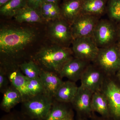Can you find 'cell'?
<instances>
[{
	"instance_id": "6da1fadb",
	"label": "cell",
	"mask_w": 120,
	"mask_h": 120,
	"mask_svg": "<svg viewBox=\"0 0 120 120\" xmlns=\"http://www.w3.org/2000/svg\"><path fill=\"white\" fill-rule=\"evenodd\" d=\"M34 30L27 28L7 27L0 31L1 56L7 58L17 56L34 40Z\"/></svg>"
},
{
	"instance_id": "7a4b0ae2",
	"label": "cell",
	"mask_w": 120,
	"mask_h": 120,
	"mask_svg": "<svg viewBox=\"0 0 120 120\" xmlns=\"http://www.w3.org/2000/svg\"><path fill=\"white\" fill-rule=\"evenodd\" d=\"M72 49L56 45L42 48L35 56L34 60L45 71L59 73L65 64L73 58Z\"/></svg>"
},
{
	"instance_id": "3957f363",
	"label": "cell",
	"mask_w": 120,
	"mask_h": 120,
	"mask_svg": "<svg viewBox=\"0 0 120 120\" xmlns=\"http://www.w3.org/2000/svg\"><path fill=\"white\" fill-rule=\"evenodd\" d=\"M53 98L45 93L23 102L22 112L34 120H45L52 105Z\"/></svg>"
},
{
	"instance_id": "277c9868",
	"label": "cell",
	"mask_w": 120,
	"mask_h": 120,
	"mask_svg": "<svg viewBox=\"0 0 120 120\" xmlns=\"http://www.w3.org/2000/svg\"><path fill=\"white\" fill-rule=\"evenodd\" d=\"M94 62L105 75H115L120 69V55L117 45H112L99 48Z\"/></svg>"
},
{
	"instance_id": "5b68a950",
	"label": "cell",
	"mask_w": 120,
	"mask_h": 120,
	"mask_svg": "<svg viewBox=\"0 0 120 120\" xmlns=\"http://www.w3.org/2000/svg\"><path fill=\"white\" fill-rule=\"evenodd\" d=\"M113 76L105 75L101 91L107 99L110 118L120 120V84Z\"/></svg>"
},
{
	"instance_id": "8992f818",
	"label": "cell",
	"mask_w": 120,
	"mask_h": 120,
	"mask_svg": "<svg viewBox=\"0 0 120 120\" xmlns=\"http://www.w3.org/2000/svg\"><path fill=\"white\" fill-rule=\"evenodd\" d=\"M72 50L75 57L88 62H94L99 48L92 36L75 39L72 42Z\"/></svg>"
},
{
	"instance_id": "52a82bcc",
	"label": "cell",
	"mask_w": 120,
	"mask_h": 120,
	"mask_svg": "<svg viewBox=\"0 0 120 120\" xmlns=\"http://www.w3.org/2000/svg\"><path fill=\"white\" fill-rule=\"evenodd\" d=\"M93 93L80 86L79 87L76 94L71 103L76 113L75 118L89 120L94 113L92 112L91 106Z\"/></svg>"
},
{
	"instance_id": "ba28073f",
	"label": "cell",
	"mask_w": 120,
	"mask_h": 120,
	"mask_svg": "<svg viewBox=\"0 0 120 120\" xmlns=\"http://www.w3.org/2000/svg\"><path fill=\"white\" fill-rule=\"evenodd\" d=\"M49 33L52 41L59 45L67 47L73 40L71 24L63 18L51 22Z\"/></svg>"
},
{
	"instance_id": "9c48e42d",
	"label": "cell",
	"mask_w": 120,
	"mask_h": 120,
	"mask_svg": "<svg viewBox=\"0 0 120 120\" xmlns=\"http://www.w3.org/2000/svg\"><path fill=\"white\" fill-rule=\"evenodd\" d=\"M98 22L97 16L80 15L71 24L73 39L92 36Z\"/></svg>"
},
{
	"instance_id": "30bf717a",
	"label": "cell",
	"mask_w": 120,
	"mask_h": 120,
	"mask_svg": "<svg viewBox=\"0 0 120 120\" xmlns=\"http://www.w3.org/2000/svg\"><path fill=\"white\" fill-rule=\"evenodd\" d=\"M105 75L95 65L89 64L80 79V86L93 93L101 91Z\"/></svg>"
},
{
	"instance_id": "8fae6325",
	"label": "cell",
	"mask_w": 120,
	"mask_h": 120,
	"mask_svg": "<svg viewBox=\"0 0 120 120\" xmlns=\"http://www.w3.org/2000/svg\"><path fill=\"white\" fill-rule=\"evenodd\" d=\"M116 31L112 24L109 21H98L92 37L99 48L112 45L115 38Z\"/></svg>"
},
{
	"instance_id": "7c38bea8",
	"label": "cell",
	"mask_w": 120,
	"mask_h": 120,
	"mask_svg": "<svg viewBox=\"0 0 120 120\" xmlns=\"http://www.w3.org/2000/svg\"><path fill=\"white\" fill-rule=\"evenodd\" d=\"M90 62L72 58L65 64L59 72V76L67 78L68 80L76 82L80 80L84 71L90 64Z\"/></svg>"
},
{
	"instance_id": "4fadbf2b",
	"label": "cell",
	"mask_w": 120,
	"mask_h": 120,
	"mask_svg": "<svg viewBox=\"0 0 120 120\" xmlns=\"http://www.w3.org/2000/svg\"><path fill=\"white\" fill-rule=\"evenodd\" d=\"M39 78L43 85L44 92L54 98L56 92L64 82L61 78L55 72L42 69Z\"/></svg>"
},
{
	"instance_id": "5bb4252c",
	"label": "cell",
	"mask_w": 120,
	"mask_h": 120,
	"mask_svg": "<svg viewBox=\"0 0 120 120\" xmlns=\"http://www.w3.org/2000/svg\"><path fill=\"white\" fill-rule=\"evenodd\" d=\"M83 0H64L60 7L63 19L71 24L82 14Z\"/></svg>"
},
{
	"instance_id": "9a60e30c",
	"label": "cell",
	"mask_w": 120,
	"mask_h": 120,
	"mask_svg": "<svg viewBox=\"0 0 120 120\" xmlns=\"http://www.w3.org/2000/svg\"><path fill=\"white\" fill-rule=\"evenodd\" d=\"M7 75L11 85L18 90L22 94L23 102L31 97L27 89V78L22 73L20 69H13L9 71Z\"/></svg>"
},
{
	"instance_id": "2e32d148",
	"label": "cell",
	"mask_w": 120,
	"mask_h": 120,
	"mask_svg": "<svg viewBox=\"0 0 120 120\" xmlns=\"http://www.w3.org/2000/svg\"><path fill=\"white\" fill-rule=\"evenodd\" d=\"M78 88L76 82L69 80L64 82L56 92L54 98L59 102L71 104Z\"/></svg>"
},
{
	"instance_id": "e0dca14e",
	"label": "cell",
	"mask_w": 120,
	"mask_h": 120,
	"mask_svg": "<svg viewBox=\"0 0 120 120\" xmlns=\"http://www.w3.org/2000/svg\"><path fill=\"white\" fill-rule=\"evenodd\" d=\"M3 94L0 107L1 109L6 112H11L12 109L23 101L20 92L12 85L9 86Z\"/></svg>"
},
{
	"instance_id": "ac0fdd59",
	"label": "cell",
	"mask_w": 120,
	"mask_h": 120,
	"mask_svg": "<svg viewBox=\"0 0 120 120\" xmlns=\"http://www.w3.org/2000/svg\"><path fill=\"white\" fill-rule=\"evenodd\" d=\"M91 106L93 113L97 112L105 118H110L107 99L101 91L93 93Z\"/></svg>"
},
{
	"instance_id": "d6986e66",
	"label": "cell",
	"mask_w": 120,
	"mask_h": 120,
	"mask_svg": "<svg viewBox=\"0 0 120 120\" xmlns=\"http://www.w3.org/2000/svg\"><path fill=\"white\" fill-rule=\"evenodd\" d=\"M14 17L19 23H40L43 20L39 9L32 8L27 5L20 9Z\"/></svg>"
},
{
	"instance_id": "ffe728a7",
	"label": "cell",
	"mask_w": 120,
	"mask_h": 120,
	"mask_svg": "<svg viewBox=\"0 0 120 120\" xmlns=\"http://www.w3.org/2000/svg\"><path fill=\"white\" fill-rule=\"evenodd\" d=\"M106 0H83L82 14L98 16L104 13Z\"/></svg>"
},
{
	"instance_id": "44dd1931",
	"label": "cell",
	"mask_w": 120,
	"mask_h": 120,
	"mask_svg": "<svg viewBox=\"0 0 120 120\" xmlns=\"http://www.w3.org/2000/svg\"><path fill=\"white\" fill-rule=\"evenodd\" d=\"M68 104L56 101V102H53L45 120H60L64 118L73 109L72 106H70Z\"/></svg>"
},
{
	"instance_id": "7402d4cb",
	"label": "cell",
	"mask_w": 120,
	"mask_h": 120,
	"mask_svg": "<svg viewBox=\"0 0 120 120\" xmlns=\"http://www.w3.org/2000/svg\"><path fill=\"white\" fill-rule=\"evenodd\" d=\"M43 20L52 22L62 18L59 4L43 2L39 8Z\"/></svg>"
},
{
	"instance_id": "603a6c76",
	"label": "cell",
	"mask_w": 120,
	"mask_h": 120,
	"mask_svg": "<svg viewBox=\"0 0 120 120\" xmlns=\"http://www.w3.org/2000/svg\"><path fill=\"white\" fill-rule=\"evenodd\" d=\"M26 5V0H11L0 7V13L4 16L14 17L20 9Z\"/></svg>"
},
{
	"instance_id": "cb8c5ba5",
	"label": "cell",
	"mask_w": 120,
	"mask_h": 120,
	"mask_svg": "<svg viewBox=\"0 0 120 120\" xmlns=\"http://www.w3.org/2000/svg\"><path fill=\"white\" fill-rule=\"evenodd\" d=\"M19 68L23 75L29 79L39 77L42 70L36 62L32 60L22 63Z\"/></svg>"
},
{
	"instance_id": "d4e9b609",
	"label": "cell",
	"mask_w": 120,
	"mask_h": 120,
	"mask_svg": "<svg viewBox=\"0 0 120 120\" xmlns=\"http://www.w3.org/2000/svg\"><path fill=\"white\" fill-rule=\"evenodd\" d=\"M27 86L31 97L45 93L43 85L39 77L32 79L27 78Z\"/></svg>"
},
{
	"instance_id": "484cf974",
	"label": "cell",
	"mask_w": 120,
	"mask_h": 120,
	"mask_svg": "<svg viewBox=\"0 0 120 120\" xmlns=\"http://www.w3.org/2000/svg\"><path fill=\"white\" fill-rule=\"evenodd\" d=\"M107 11L109 17L112 19L120 20V0H109Z\"/></svg>"
},
{
	"instance_id": "4316f807",
	"label": "cell",
	"mask_w": 120,
	"mask_h": 120,
	"mask_svg": "<svg viewBox=\"0 0 120 120\" xmlns=\"http://www.w3.org/2000/svg\"><path fill=\"white\" fill-rule=\"evenodd\" d=\"M2 117L0 120H34L30 119L22 113L9 112Z\"/></svg>"
},
{
	"instance_id": "83f0119b",
	"label": "cell",
	"mask_w": 120,
	"mask_h": 120,
	"mask_svg": "<svg viewBox=\"0 0 120 120\" xmlns=\"http://www.w3.org/2000/svg\"><path fill=\"white\" fill-rule=\"evenodd\" d=\"M9 81L7 74L2 68L0 70V90L3 93L8 86Z\"/></svg>"
},
{
	"instance_id": "f1b7e54d",
	"label": "cell",
	"mask_w": 120,
	"mask_h": 120,
	"mask_svg": "<svg viewBox=\"0 0 120 120\" xmlns=\"http://www.w3.org/2000/svg\"><path fill=\"white\" fill-rule=\"evenodd\" d=\"M26 5L30 8L39 9L43 4V0H26Z\"/></svg>"
},
{
	"instance_id": "f546056e",
	"label": "cell",
	"mask_w": 120,
	"mask_h": 120,
	"mask_svg": "<svg viewBox=\"0 0 120 120\" xmlns=\"http://www.w3.org/2000/svg\"><path fill=\"white\" fill-rule=\"evenodd\" d=\"M88 120H113L111 118H105L101 116H97L94 113L92 117Z\"/></svg>"
},
{
	"instance_id": "4dcf8cb0",
	"label": "cell",
	"mask_w": 120,
	"mask_h": 120,
	"mask_svg": "<svg viewBox=\"0 0 120 120\" xmlns=\"http://www.w3.org/2000/svg\"><path fill=\"white\" fill-rule=\"evenodd\" d=\"M60 120H75V112L72 109L66 116Z\"/></svg>"
},
{
	"instance_id": "1f68e13d",
	"label": "cell",
	"mask_w": 120,
	"mask_h": 120,
	"mask_svg": "<svg viewBox=\"0 0 120 120\" xmlns=\"http://www.w3.org/2000/svg\"><path fill=\"white\" fill-rule=\"evenodd\" d=\"M60 0H43L44 2L58 4Z\"/></svg>"
},
{
	"instance_id": "d6a6232c",
	"label": "cell",
	"mask_w": 120,
	"mask_h": 120,
	"mask_svg": "<svg viewBox=\"0 0 120 120\" xmlns=\"http://www.w3.org/2000/svg\"><path fill=\"white\" fill-rule=\"evenodd\" d=\"M11 0H0V7L6 4Z\"/></svg>"
},
{
	"instance_id": "836d02e7",
	"label": "cell",
	"mask_w": 120,
	"mask_h": 120,
	"mask_svg": "<svg viewBox=\"0 0 120 120\" xmlns=\"http://www.w3.org/2000/svg\"><path fill=\"white\" fill-rule=\"evenodd\" d=\"M116 77L118 81L120 82V69L116 74Z\"/></svg>"
},
{
	"instance_id": "e575fe53",
	"label": "cell",
	"mask_w": 120,
	"mask_h": 120,
	"mask_svg": "<svg viewBox=\"0 0 120 120\" xmlns=\"http://www.w3.org/2000/svg\"><path fill=\"white\" fill-rule=\"evenodd\" d=\"M118 34H119V37L120 38V28H119V30H118Z\"/></svg>"
},
{
	"instance_id": "d590c367",
	"label": "cell",
	"mask_w": 120,
	"mask_h": 120,
	"mask_svg": "<svg viewBox=\"0 0 120 120\" xmlns=\"http://www.w3.org/2000/svg\"><path fill=\"white\" fill-rule=\"evenodd\" d=\"M118 47V50H119V52H120V45H117Z\"/></svg>"
},
{
	"instance_id": "8d00e7d4",
	"label": "cell",
	"mask_w": 120,
	"mask_h": 120,
	"mask_svg": "<svg viewBox=\"0 0 120 120\" xmlns=\"http://www.w3.org/2000/svg\"><path fill=\"white\" fill-rule=\"evenodd\" d=\"M75 120H79V119H76V118H75Z\"/></svg>"
}]
</instances>
